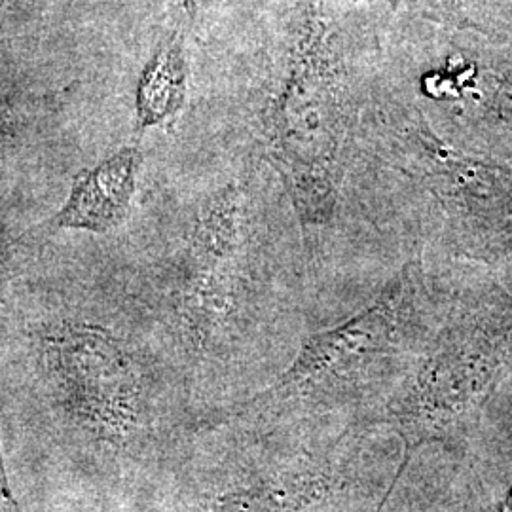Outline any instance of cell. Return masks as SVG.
Instances as JSON below:
<instances>
[{
	"label": "cell",
	"instance_id": "cell-1",
	"mask_svg": "<svg viewBox=\"0 0 512 512\" xmlns=\"http://www.w3.org/2000/svg\"><path fill=\"white\" fill-rule=\"evenodd\" d=\"M272 152L306 219L332 209L334 173L346 135L342 84L323 44H306L272 107Z\"/></svg>",
	"mask_w": 512,
	"mask_h": 512
},
{
	"label": "cell",
	"instance_id": "cell-2",
	"mask_svg": "<svg viewBox=\"0 0 512 512\" xmlns=\"http://www.w3.org/2000/svg\"><path fill=\"white\" fill-rule=\"evenodd\" d=\"M141 162L143 156L137 148H126L82 173L55 217V226L99 234L118 226L128 215Z\"/></svg>",
	"mask_w": 512,
	"mask_h": 512
},
{
	"label": "cell",
	"instance_id": "cell-3",
	"mask_svg": "<svg viewBox=\"0 0 512 512\" xmlns=\"http://www.w3.org/2000/svg\"><path fill=\"white\" fill-rule=\"evenodd\" d=\"M186 25L179 23L148 59L137 86V129L145 131L177 116L186 101Z\"/></svg>",
	"mask_w": 512,
	"mask_h": 512
},
{
	"label": "cell",
	"instance_id": "cell-4",
	"mask_svg": "<svg viewBox=\"0 0 512 512\" xmlns=\"http://www.w3.org/2000/svg\"><path fill=\"white\" fill-rule=\"evenodd\" d=\"M0 512H21L18 503L14 499V494L8 486L4 465H2V454H0Z\"/></svg>",
	"mask_w": 512,
	"mask_h": 512
},
{
	"label": "cell",
	"instance_id": "cell-5",
	"mask_svg": "<svg viewBox=\"0 0 512 512\" xmlns=\"http://www.w3.org/2000/svg\"><path fill=\"white\" fill-rule=\"evenodd\" d=\"M486 512H512V509L509 505H497V507H492L490 511Z\"/></svg>",
	"mask_w": 512,
	"mask_h": 512
}]
</instances>
